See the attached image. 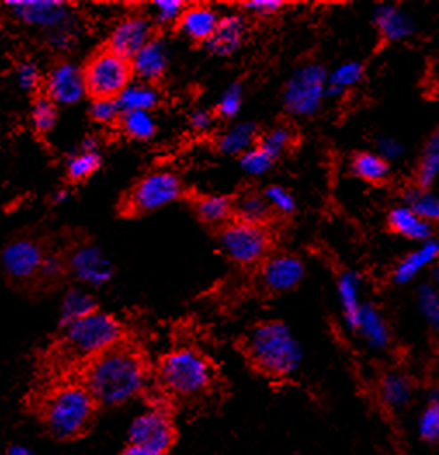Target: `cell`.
Returning <instances> with one entry per match:
<instances>
[{"label":"cell","mask_w":439,"mask_h":455,"mask_svg":"<svg viewBox=\"0 0 439 455\" xmlns=\"http://www.w3.org/2000/svg\"><path fill=\"white\" fill-rule=\"evenodd\" d=\"M94 311H98L94 298L80 289H72L67 292L61 304V323L67 327L68 323L76 322Z\"/></svg>","instance_id":"cell-33"},{"label":"cell","mask_w":439,"mask_h":455,"mask_svg":"<svg viewBox=\"0 0 439 455\" xmlns=\"http://www.w3.org/2000/svg\"><path fill=\"white\" fill-rule=\"evenodd\" d=\"M147 380L148 367L141 353L120 342L89 362L84 386L96 403L116 407L134 400Z\"/></svg>","instance_id":"cell-1"},{"label":"cell","mask_w":439,"mask_h":455,"mask_svg":"<svg viewBox=\"0 0 439 455\" xmlns=\"http://www.w3.org/2000/svg\"><path fill=\"white\" fill-rule=\"evenodd\" d=\"M262 196L267 202L269 209L282 214V216H292L295 212V200H293L291 191L285 190L283 187L273 185V187L264 190Z\"/></svg>","instance_id":"cell-39"},{"label":"cell","mask_w":439,"mask_h":455,"mask_svg":"<svg viewBox=\"0 0 439 455\" xmlns=\"http://www.w3.org/2000/svg\"><path fill=\"white\" fill-rule=\"evenodd\" d=\"M193 205L198 220L211 227H226L235 218V207L229 196L200 195Z\"/></svg>","instance_id":"cell-21"},{"label":"cell","mask_w":439,"mask_h":455,"mask_svg":"<svg viewBox=\"0 0 439 455\" xmlns=\"http://www.w3.org/2000/svg\"><path fill=\"white\" fill-rule=\"evenodd\" d=\"M189 124L196 132H205L214 125V114L205 108H196L189 115Z\"/></svg>","instance_id":"cell-48"},{"label":"cell","mask_w":439,"mask_h":455,"mask_svg":"<svg viewBox=\"0 0 439 455\" xmlns=\"http://www.w3.org/2000/svg\"><path fill=\"white\" fill-rule=\"evenodd\" d=\"M235 207V220L254 223V225H266V221L271 216V209L262 195L259 193H245L236 202H233Z\"/></svg>","instance_id":"cell-30"},{"label":"cell","mask_w":439,"mask_h":455,"mask_svg":"<svg viewBox=\"0 0 439 455\" xmlns=\"http://www.w3.org/2000/svg\"><path fill=\"white\" fill-rule=\"evenodd\" d=\"M419 433L426 442H438L439 438V405L438 402L431 403L420 416Z\"/></svg>","instance_id":"cell-45"},{"label":"cell","mask_w":439,"mask_h":455,"mask_svg":"<svg viewBox=\"0 0 439 455\" xmlns=\"http://www.w3.org/2000/svg\"><path fill=\"white\" fill-rule=\"evenodd\" d=\"M339 291V299L344 311V318L351 329H355L360 309H362V301H360V276L355 271H346L337 283Z\"/></svg>","instance_id":"cell-27"},{"label":"cell","mask_w":439,"mask_h":455,"mask_svg":"<svg viewBox=\"0 0 439 455\" xmlns=\"http://www.w3.org/2000/svg\"><path fill=\"white\" fill-rule=\"evenodd\" d=\"M419 307L422 311V315L426 316V320L438 327L439 322V301L438 292L433 285H422L419 291Z\"/></svg>","instance_id":"cell-42"},{"label":"cell","mask_w":439,"mask_h":455,"mask_svg":"<svg viewBox=\"0 0 439 455\" xmlns=\"http://www.w3.org/2000/svg\"><path fill=\"white\" fill-rule=\"evenodd\" d=\"M4 455H36L28 447H23V445H12L9 447Z\"/></svg>","instance_id":"cell-51"},{"label":"cell","mask_w":439,"mask_h":455,"mask_svg":"<svg viewBox=\"0 0 439 455\" xmlns=\"http://www.w3.org/2000/svg\"><path fill=\"white\" fill-rule=\"evenodd\" d=\"M124 327L108 313L94 311L65 327L63 347L72 358L92 360L122 342Z\"/></svg>","instance_id":"cell-4"},{"label":"cell","mask_w":439,"mask_h":455,"mask_svg":"<svg viewBox=\"0 0 439 455\" xmlns=\"http://www.w3.org/2000/svg\"><path fill=\"white\" fill-rule=\"evenodd\" d=\"M12 14L32 27L56 30L68 20V5L58 0H7Z\"/></svg>","instance_id":"cell-12"},{"label":"cell","mask_w":439,"mask_h":455,"mask_svg":"<svg viewBox=\"0 0 439 455\" xmlns=\"http://www.w3.org/2000/svg\"><path fill=\"white\" fill-rule=\"evenodd\" d=\"M158 380L172 395L196 396L212 382V365L196 349L180 347L158 363Z\"/></svg>","instance_id":"cell-5"},{"label":"cell","mask_w":439,"mask_h":455,"mask_svg":"<svg viewBox=\"0 0 439 455\" xmlns=\"http://www.w3.org/2000/svg\"><path fill=\"white\" fill-rule=\"evenodd\" d=\"M257 143V129L254 124H238L224 132L218 141V148L226 155H242Z\"/></svg>","instance_id":"cell-29"},{"label":"cell","mask_w":439,"mask_h":455,"mask_svg":"<svg viewBox=\"0 0 439 455\" xmlns=\"http://www.w3.org/2000/svg\"><path fill=\"white\" fill-rule=\"evenodd\" d=\"M156 36L155 23L143 14H132L120 20L111 30L107 49L131 61L151 38Z\"/></svg>","instance_id":"cell-11"},{"label":"cell","mask_w":439,"mask_h":455,"mask_svg":"<svg viewBox=\"0 0 439 455\" xmlns=\"http://www.w3.org/2000/svg\"><path fill=\"white\" fill-rule=\"evenodd\" d=\"M16 80H18V85L23 89V91H34L37 89L38 84H40V72H38L37 67L34 63H21L16 70Z\"/></svg>","instance_id":"cell-47"},{"label":"cell","mask_w":439,"mask_h":455,"mask_svg":"<svg viewBox=\"0 0 439 455\" xmlns=\"http://www.w3.org/2000/svg\"><path fill=\"white\" fill-rule=\"evenodd\" d=\"M101 167V155L98 153V143L94 140H85L80 152L75 153L68 160V178L72 181H84L91 178Z\"/></svg>","instance_id":"cell-28"},{"label":"cell","mask_w":439,"mask_h":455,"mask_svg":"<svg viewBox=\"0 0 439 455\" xmlns=\"http://www.w3.org/2000/svg\"><path fill=\"white\" fill-rule=\"evenodd\" d=\"M96 402L84 384L70 382L56 387L44 403V420L58 438H75L82 435L94 414Z\"/></svg>","instance_id":"cell-3"},{"label":"cell","mask_w":439,"mask_h":455,"mask_svg":"<svg viewBox=\"0 0 439 455\" xmlns=\"http://www.w3.org/2000/svg\"><path fill=\"white\" fill-rule=\"evenodd\" d=\"M404 205L415 212L420 220L433 225V221H438L439 200L438 196L431 190H422L419 187L410 188L404 193Z\"/></svg>","instance_id":"cell-31"},{"label":"cell","mask_w":439,"mask_h":455,"mask_svg":"<svg viewBox=\"0 0 439 455\" xmlns=\"http://www.w3.org/2000/svg\"><path fill=\"white\" fill-rule=\"evenodd\" d=\"M224 254L240 266L262 263L273 245V235L266 225H254L240 220L229 221L220 235Z\"/></svg>","instance_id":"cell-7"},{"label":"cell","mask_w":439,"mask_h":455,"mask_svg":"<svg viewBox=\"0 0 439 455\" xmlns=\"http://www.w3.org/2000/svg\"><path fill=\"white\" fill-rule=\"evenodd\" d=\"M380 393H382V400L389 407L400 409L404 407L411 398V384L402 374L391 372L382 379Z\"/></svg>","instance_id":"cell-35"},{"label":"cell","mask_w":439,"mask_h":455,"mask_svg":"<svg viewBox=\"0 0 439 455\" xmlns=\"http://www.w3.org/2000/svg\"><path fill=\"white\" fill-rule=\"evenodd\" d=\"M387 223L391 231L402 235L408 240H420V242H427L431 240L433 235V225L420 220L415 212H411L406 205L395 207L389 212Z\"/></svg>","instance_id":"cell-25"},{"label":"cell","mask_w":439,"mask_h":455,"mask_svg":"<svg viewBox=\"0 0 439 455\" xmlns=\"http://www.w3.org/2000/svg\"><path fill=\"white\" fill-rule=\"evenodd\" d=\"M32 120L34 125L40 134H47L52 131V127L56 125L58 120V112H56V105L47 98V96H40L36 100L34 110H32Z\"/></svg>","instance_id":"cell-38"},{"label":"cell","mask_w":439,"mask_h":455,"mask_svg":"<svg viewBox=\"0 0 439 455\" xmlns=\"http://www.w3.org/2000/svg\"><path fill=\"white\" fill-rule=\"evenodd\" d=\"M242 7L249 14L269 18V16H275L280 11H283L287 7V2H283V0H249V2H243Z\"/></svg>","instance_id":"cell-46"},{"label":"cell","mask_w":439,"mask_h":455,"mask_svg":"<svg viewBox=\"0 0 439 455\" xmlns=\"http://www.w3.org/2000/svg\"><path fill=\"white\" fill-rule=\"evenodd\" d=\"M132 74L140 82L156 84L164 78L169 67V52L165 40L160 36H155L147 45L131 60Z\"/></svg>","instance_id":"cell-16"},{"label":"cell","mask_w":439,"mask_h":455,"mask_svg":"<svg viewBox=\"0 0 439 455\" xmlns=\"http://www.w3.org/2000/svg\"><path fill=\"white\" fill-rule=\"evenodd\" d=\"M439 254V245L436 240L424 242L417 251L408 254L393 273V280L398 285L410 283L424 267L433 265Z\"/></svg>","instance_id":"cell-24"},{"label":"cell","mask_w":439,"mask_h":455,"mask_svg":"<svg viewBox=\"0 0 439 455\" xmlns=\"http://www.w3.org/2000/svg\"><path fill=\"white\" fill-rule=\"evenodd\" d=\"M89 114L94 122L103 124V125H111L115 122H118L122 116L115 100H92Z\"/></svg>","instance_id":"cell-44"},{"label":"cell","mask_w":439,"mask_h":455,"mask_svg":"<svg viewBox=\"0 0 439 455\" xmlns=\"http://www.w3.org/2000/svg\"><path fill=\"white\" fill-rule=\"evenodd\" d=\"M247 351L259 371L273 378H287L302 363V347L283 322L257 325L247 339Z\"/></svg>","instance_id":"cell-2"},{"label":"cell","mask_w":439,"mask_h":455,"mask_svg":"<svg viewBox=\"0 0 439 455\" xmlns=\"http://www.w3.org/2000/svg\"><path fill=\"white\" fill-rule=\"evenodd\" d=\"M118 122H120L124 132L136 141H148L156 132V122L149 112L124 114Z\"/></svg>","instance_id":"cell-37"},{"label":"cell","mask_w":439,"mask_h":455,"mask_svg":"<svg viewBox=\"0 0 439 455\" xmlns=\"http://www.w3.org/2000/svg\"><path fill=\"white\" fill-rule=\"evenodd\" d=\"M368 346H371L373 349H382L389 344L391 334H389V327L386 323V320L382 318V315L370 304H363L356 320L355 329Z\"/></svg>","instance_id":"cell-23"},{"label":"cell","mask_w":439,"mask_h":455,"mask_svg":"<svg viewBox=\"0 0 439 455\" xmlns=\"http://www.w3.org/2000/svg\"><path fill=\"white\" fill-rule=\"evenodd\" d=\"M38 271H42L47 278H54L63 271V263H61V259H58L54 256H47L42 259V265Z\"/></svg>","instance_id":"cell-49"},{"label":"cell","mask_w":439,"mask_h":455,"mask_svg":"<svg viewBox=\"0 0 439 455\" xmlns=\"http://www.w3.org/2000/svg\"><path fill=\"white\" fill-rule=\"evenodd\" d=\"M68 196V191L61 190L60 193H56V202H65Z\"/></svg>","instance_id":"cell-52"},{"label":"cell","mask_w":439,"mask_h":455,"mask_svg":"<svg viewBox=\"0 0 439 455\" xmlns=\"http://www.w3.org/2000/svg\"><path fill=\"white\" fill-rule=\"evenodd\" d=\"M44 254L37 243L30 240H16L4 249L2 263L5 271L14 278H30L42 265Z\"/></svg>","instance_id":"cell-18"},{"label":"cell","mask_w":439,"mask_h":455,"mask_svg":"<svg viewBox=\"0 0 439 455\" xmlns=\"http://www.w3.org/2000/svg\"><path fill=\"white\" fill-rule=\"evenodd\" d=\"M249 36V21L243 14H227L220 18L212 37L205 42L214 56L235 54Z\"/></svg>","instance_id":"cell-17"},{"label":"cell","mask_w":439,"mask_h":455,"mask_svg":"<svg viewBox=\"0 0 439 455\" xmlns=\"http://www.w3.org/2000/svg\"><path fill=\"white\" fill-rule=\"evenodd\" d=\"M181 195L183 183L174 172H149L127 193L122 211L127 216H143L180 200Z\"/></svg>","instance_id":"cell-8"},{"label":"cell","mask_w":439,"mask_h":455,"mask_svg":"<svg viewBox=\"0 0 439 455\" xmlns=\"http://www.w3.org/2000/svg\"><path fill=\"white\" fill-rule=\"evenodd\" d=\"M153 9H155L153 23L169 25V23H178V20L181 18L186 9V4L181 0H156L153 2Z\"/></svg>","instance_id":"cell-41"},{"label":"cell","mask_w":439,"mask_h":455,"mask_svg":"<svg viewBox=\"0 0 439 455\" xmlns=\"http://www.w3.org/2000/svg\"><path fill=\"white\" fill-rule=\"evenodd\" d=\"M329 72L322 65H304L293 72L285 85V108L297 116L316 114L327 98Z\"/></svg>","instance_id":"cell-9"},{"label":"cell","mask_w":439,"mask_h":455,"mask_svg":"<svg viewBox=\"0 0 439 455\" xmlns=\"http://www.w3.org/2000/svg\"><path fill=\"white\" fill-rule=\"evenodd\" d=\"M122 455H165L162 452H156V451H151V449H145V447H140V445H129Z\"/></svg>","instance_id":"cell-50"},{"label":"cell","mask_w":439,"mask_h":455,"mask_svg":"<svg viewBox=\"0 0 439 455\" xmlns=\"http://www.w3.org/2000/svg\"><path fill=\"white\" fill-rule=\"evenodd\" d=\"M295 143V131L287 125H278L257 138V147L267 153L273 160L282 156Z\"/></svg>","instance_id":"cell-34"},{"label":"cell","mask_w":439,"mask_h":455,"mask_svg":"<svg viewBox=\"0 0 439 455\" xmlns=\"http://www.w3.org/2000/svg\"><path fill=\"white\" fill-rule=\"evenodd\" d=\"M131 445H140L165 454L176 438L174 424L164 409H151L132 420L129 427Z\"/></svg>","instance_id":"cell-10"},{"label":"cell","mask_w":439,"mask_h":455,"mask_svg":"<svg viewBox=\"0 0 439 455\" xmlns=\"http://www.w3.org/2000/svg\"><path fill=\"white\" fill-rule=\"evenodd\" d=\"M351 171L355 176L371 185H382L389 180L391 169L384 156L379 153L363 152L355 155L351 162Z\"/></svg>","instance_id":"cell-26"},{"label":"cell","mask_w":439,"mask_h":455,"mask_svg":"<svg viewBox=\"0 0 439 455\" xmlns=\"http://www.w3.org/2000/svg\"><path fill=\"white\" fill-rule=\"evenodd\" d=\"M439 172V140L438 134H435L431 138V141L427 143L426 150L422 153L420 164H419V171H417V185L422 190H429Z\"/></svg>","instance_id":"cell-36"},{"label":"cell","mask_w":439,"mask_h":455,"mask_svg":"<svg viewBox=\"0 0 439 455\" xmlns=\"http://www.w3.org/2000/svg\"><path fill=\"white\" fill-rule=\"evenodd\" d=\"M70 267L78 280L94 287L107 285L113 276L110 259L103 254V251L92 245L75 251Z\"/></svg>","instance_id":"cell-15"},{"label":"cell","mask_w":439,"mask_h":455,"mask_svg":"<svg viewBox=\"0 0 439 455\" xmlns=\"http://www.w3.org/2000/svg\"><path fill=\"white\" fill-rule=\"evenodd\" d=\"M306 275L304 263L295 256L266 258L260 266V280L271 292H289L295 289Z\"/></svg>","instance_id":"cell-13"},{"label":"cell","mask_w":439,"mask_h":455,"mask_svg":"<svg viewBox=\"0 0 439 455\" xmlns=\"http://www.w3.org/2000/svg\"><path fill=\"white\" fill-rule=\"evenodd\" d=\"M218 21H220V16L214 9L207 5H186L176 27L184 37L193 42L205 44L209 38L212 37L218 27Z\"/></svg>","instance_id":"cell-19"},{"label":"cell","mask_w":439,"mask_h":455,"mask_svg":"<svg viewBox=\"0 0 439 455\" xmlns=\"http://www.w3.org/2000/svg\"><path fill=\"white\" fill-rule=\"evenodd\" d=\"M116 105L120 108V114H131V112H149L158 107L160 103V92L156 85L147 82H131L118 96Z\"/></svg>","instance_id":"cell-20"},{"label":"cell","mask_w":439,"mask_h":455,"mask_svg":"<svg viewBox=\"0 0 439 455\" xmlns=\"http://www.w3.org/2000/svg\"><path fill=\"white\" fill-rule=\"evenodd\" d=\"M365 76V67L358 61H349L340 65L327 78V96H340L347 89L362 82Z\"/></svg>","instance_id":"cell-32"},{"label":"cell","mask_w":439,"mask_h":455,"mask_svg":"<svg viewBox=\"0 0 439 455\" xmlns=\"http://www.w3.org/2000/svg\"><path fill=\"white\" fill-rule=\"evenodd\" d=\"M85 94L92 100H116L132 82L131 61L116 56L110 49L98 51L82 68Z\"/></svg>","instance_id":"cell-6"},{"label":"cell","mask_w":439,"mask_h":455,"mask_svg":"<svg viewBox=\"0 0 439 455\" xmlns=\"http://www.w3.org/2000/svg\"><path fill=\"white\" fill-rule=\"evenodd\" d=\"M47 98L54 105H75L85 94L82 68L72 63H60L45 78Z\"/></svg>","instance_id":"cell-14"},{"label":"cell","mask_w":439,"mask_h":455,"mask_svg":"<svg viewBox=\"0 0 439 455\" xmlns=\"http://www.w3.org/2000/svg\"><path fill=\"white\" fill-rule=\"evenodd\" d=\"M375 25L380 32V37L387 42L410 37L415 30L413 21L396 5H380L375 11Z\"/></svg>","instance_id":"cell-22"},{"label":"cell","mask_w":439,"mask_h":455,"mask_svg":"<svg viewBox=\"0 0 439 455\" xmlns=\"http://www.w3.org/2000/svg\"><path fill=\"white\" fill-rule=\"evenodd\" d=\"M273 162H275V160H273L267 153L264 152V150H260L257 145L256 147H252L251 150H247V152L240 155V165H242V169H243L247 174H251V176L266 174V172L271 169Z\"/></svg>","instance_id":"cell-40"},{"label":"cell","mask_w":439,"mask_h":455,"mask_svg":"<svg viewBox=\"0 0 439 455\" xmlns=\"http://www.w3.org/2000/svg\"><path fill=\"white\" fill-rule=\"evenodd\" d=\"M243 103V89L240 84H233L222 96L218 103V115L224 118H233L242 110Z\"/></svg>","instance_id":"cell-43"}]
</instances>
